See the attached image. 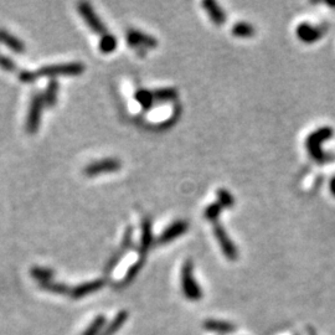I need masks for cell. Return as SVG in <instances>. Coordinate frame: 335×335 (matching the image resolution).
Returning <instances> with one entry per match:
<instances>
[{
    "label": "cell",
    "mask_w": 335,
    "mask_h": 335,
    "mask_svg": "<svg viewBox=\"0 0 335 335\" xmlns=\"http://www.w3.org/2000/svg\"><path fill=\"white\" fill-rule=\"evenodd\" d=\"M188 231V222L183 220H178L175 222L171 223L160 236L156 240V243H168L171 242L173 240L178 238L179 236H181L183 233H185Z\"/></svg>",
    "instance_id": "obj_10"
},
{
    "label": "cell",
    "mask_w": 335,
    "mask_h": 335,
    "mask_svg": "<svg viewBox=\"0 0 335 335\" xmlns=\"http://www.w3.org/2000/svg\"><path fill=\"white\" fill-rule=\"evenodd\" d=\"M117 47V39L112 35L106 34L104 36H102L101 41H99V50H101L103 54H111L112 51H114Z\"/></svg>",
    "instance_id": "obj_20"
},
{
    "label": "cell",
    "mask_w": 335,
    "mask_h": 335,
    "mask_svg": "<svg viewBox=\"0 0 335 335\" xmlns=\"http://www.w3.org/2000/svg\"><path fill=\"white\" fill-rule=\"evenodd\" d=\"M178 96V92L175 91L174 88H161L158 89V91L153 92V97H154V102L159 101V102H164V101H174Z\"/></svg>",
    "instance_id": "obj_19"
},
{
    "label": "cell",
    "mask_w": 335,
    "mask_h": 335,
    "mask_svg": "<svg viewBox=\"0 0 335 335\" xmlns=\"http://www.w3.org/2000/svg\"><path fill=\"white\" fill-rule=\"evenodd\" d=\"M181 288L185 297L190 300H199L202 295L200 287L194 277V267L190 260L186 261L181 268Z\"/></svg>",
    "instance_id": "obj_3"
},
{
    "label": "cell",
    "mask_w": 335,
    "mask_h": 335,
    "mask_svg": "<svg viewBox=\"0 0 335 335\" xmlns=\"http://www.w3.org/2000/svg\"><path fill=\"white\" fill-rule=\"evenodd\" d=\"M330 191H332L333 195L335 196V178H333L332 180H330Z\"/></svg>",
    "instance_id": "obj_29"
},
{
    "label": "cell",
    "mask_w": 335,
    "mask_h": 335,
    "mask_svg": "<svg viewBox=\"0 0 335 335\" xmlns=\"http://www.w3.org/2000/svg\"><path fill=\"white\" fill-rule=\"evenodd\" d=\"M153 243V235H151V222L150 218L145 217L141 222V240H140V252L141 255L150 248Z\"/></svg>",
    "instance_id": "obj_13"
},
{
    "label": "cell",
    "mask_w": 335,
    "mask_h": 335,
    "mask_svg": "<svg viewBox=\"0 0 335 335\" xmlns=\"http://www.w3.org/2000/svg\"><path fill=\"white\" fill-rule=\"evenodd\" d=\"M78 11L79 14L82 15V17L84 19V21L87 22V25L91 27L92 31L96 32V34L98 35H102V36H104V35L107 34L106 26L102 24L99 17L97 16L96 12L93 11V9H92V6L88 2H81V4L78 5Z\"/></svg>",
    "instance_id": "obj_6"
},
{
    "label": "cell",
    "mask_w": 335,
    "mask_h": 335,
    "mask_svg": "<svg viewBox=\"0 0 335 335\" xmlns=\"http://www.w3.org/2000/svg\"><path fill=\"white\" fill-rule=\"evenodd\" d=\"M41 287L44 288V289L50 290V292H54V293H65L67 290L66 287H65L64 284H60V283H54V282H51V280H49V282L41 283Z\"/></svg>",
    "instance_id": "obj_26"
},
{
    "label": "cell",
    "mask_w": 335,
    "mask_h": 335,
    "mask_svg": "<svg viewBox=\"0 0 335 335\" xmlns=\"http://www.w3.org/2000/svg\"><path fill=\"white\" fill-rule=\"evenodd\" d=\"M205 328L207 330L216 333H231L232 330H235V328L231 324L225 322H218V320H206Z\"/></svg>",
    "instance_id": "obj_17"
},
{
    "label": "cell",
    "mask_w": 335,
    "mask_h": 335,
    "mask_svg": "<svg viewBox=\"0 0 335 335\" xmlns=\"http://www.w3.org/2000/svg\"><path fill=\"white\" fill-rule=\"evenodd\" d=\"M84 71V66L79 62H68V64H57L41 67L35 72L36 79L39 77H55V76H77Z\"/></svg>",
    "instance_id": "obj_2"
},
{
    "label": "cell",
    "mask_w": 335,
    "mask_h": 335,
    "mask_svg": "<svg viewBox=\"0 0 335 335\" xmlns=\"http://www.w3.org/2000/svg\"><path fill=\"white\" fill-rule=\"evenodd\" d=\"M104 324V318L103 317H97L93 322L91 323V325L88 327V329L83 333V335H97L101 330V328Z\"/></svg>",
    "instance_id": "obj_25"
},
{
    "label": "cell",
    "mask_w": 335,
    "mask_h": 335,
    "mask_svg": "<svg viewBox=\"0 0 335 335\" xmlns=\"http://www.w3.org/2000/svg\"><path fill=\"white\" fill-rule=\"evenodd\" d=\"M121 169V161L117 160V159H103V160L94 161V163L89 164L86 169H84V173L88 176H94L99 175V174H106V173H113Z\"/></svg>",
    "instance_id": "obj_7"
},
{
    "label": "cell",
    "mask_w": 335,
    "mask_h": 335,
    "mask_svg": "<svg viewBox=\"0 0 335 335\" xmlns=\"http://www.w3.org/2000/svg\"><path fill=\"white\" fill-rule=\"evenodd\" d=\"M19 78L20 81L25 82V83H32V82L36 81L34 71H21L19 74Z\"/></svg>",
    "instance_id": "obj_28"
},
{
    "label": "cell",
    "mask_w": 335,
    "mask_h": 335,
    "mask_svg": "<svg viewBox=\"0 0 335 335\" xmlns=\"http://www.w3.org/2000/svg\"><path fill=\"white\" fill-rule=\"evenodd\" d=\"M212 225H213V232H215L216 238H217L218 245H220L221 250H222V252L225 253L226 257H227L230 261L237 260L238 252H237V248H236L235 243L230 240L228 235L226 233V231L223 230L222 226L218 223V221L212 222Z\"/></svg>",
    "instance_id": "obj_5"
},
{
    "label": "cell",
    "mask_w": 335,
    "mask_h": 335,
    "mask_svg": "<svg viewBox=\"0 0 335 335\" xmlns=\"http://www.w3.org/2000/svg\"><path fill=\"white\" fill-rule=\"evenodd\" d=\"M202 6L210 16L211 21L215 25H222L226 21V15L220 6L215 1H203Z\"/></svg>",
    "instance_id": "obj_12"
},
{
    "label": "cell",
    "mask_w": 335,
    "mask_h": 335,
    "mask_svg": "<svg viewBox=\"0 0 335 335\" xmlns=\"http://www.w3.org/2000/svg\"><path fill=\"white\" fill-rule=\"evenodd\" d=\"M324 29L322 26H313L308 22L299 24L297 27V36L299 37L300 41L305 42V44H313V42L318 41L324 35Z\"/></svg>",
    "instance_id": "obj_8"
},
{
    "label": "cell",
    "mask_w": 335,
    "mask_h": 335,
    "mask_svg": "<svg viewBox=\"0 0 335 335\" xmlns=\"http://www.w3.org/2000/svg\"><path fill=\"white\" fill-rule=\"evenodd\" d=\"M127 39H128V44L133 49H143V47L144 49H151V47H155L158 45L156 39L144 34V32L138 31V30L128 31Z\"/></svg>",
    "instance_id": "obj_9"
},
{
    "label": "cell",
    "mask_w": 335,
    "mask_h": 335,
    "mask_svg": "<svg viewBox=\"0 0 335 335\" xmlns=\"http://www.w3.org/2000/svg\"><path fill=\"white\" fill-rule=\"evenodd\" d=\"M57 93H59V83H57V81L52 79V81H50V83L47 84V88L44 93L45 104L49 107L55 106L57 101Z\"/></svg>",
    "instance_id": "obj_15"
},
{
    "label": "cell",
    "mask_w": 335,
    "mask_h": 335,
    "mask_svg": "<svg viewBox=\"0 0 335 335\" xmlns=\"http://www.w3.org/2000/svg\"><path fill=\"white\" fill-rule=\"evenodd\" d=\"M217 202H220L223 206V208H227L235 203V200H233L232 195L227 190L221 189V190L217 191Z\"/></svg>",
    "instance_id": "obj_24"
},
{
    "label": "cell",
    "mask_w": 335,
    "mask_h": 335,
    "mask_svg": "<svg viewBox=\"0 0 335 335\" xmlns=\"http://www.w3.org/2000/svg\"><path fill=\"white\" fill-rule=\"evenodd\" d=\"M44 106H45L44 94L35 93L31 98V103H30L29 114H27L26 121V131L29 132L30 134H35L37 132V129H39Z\"/></svg>",
    "instance_id": "obj_4"
},
{
    "label": "cell",
    "mask_w": 335,
    "mask_h": 335,
    "mask_svg": "<svg viewBox=\"0 0 335 335\" xmlns=\"http://www.w3.org/2000/svg\"><path fill=\"white\" fill-rule=\"evenodd\" d=\"M0 42L6 45L9 49H11L16 54H22L25 51V45L17 37H15L14 35L9 34V32L2 29H0Z\"/></svg>",
    "instance_id": "obj_14"
},
{
    "label": "cell",
    "mask_w": 335,
    "mask_h": 335,
    "mask_svg": "<svg viewBox=\"0 0 335 335\" xmlns=\"http://www.w3.org/2000/svg\"><path fill=\"white\" fill-rule=\"evenodd\" d=\"M31 274H32V277L39 279L41 283H45V282H49V280L51 279L54 272H52L51 269H49V268L34 267L31 269Z\"/></svg>",
    "instance_id": "obj_23"
},
{
    "label": "cell",
    "mask_w": 335,
    "mask_h": 335,
    "mask_svg": "<svg viewBox=\"0 0 335 335\" xmlns=\"http://www.w3.org/2000/svg\"><path fill=\"white\" fill-rule=\"evenodd\" d=\"M127 317H128V313L124 312V310L123 312H119L118 314H117V317L112 320L111 324L104 329L103 334L102 335H113L114 333L118 332L119 328H121L122 325L124 324V322L127 320Z\"/></svg>",
    "instance_id": "obj_16"
},
{
    "label": "cell",
    "mask_w": 335,
    "mask_h": 335,
    "mask_svg": "<svg viewBox=\"0 0 335 335\" xmlns=\"http://www.w3.org/2000/svg\"><path fill=\"white\" fill-rule=\"evenodd\" d=\"M333 135V131L329 127H323V128L317 129L315 132L310 133L308 135L307 141H305V145H307L308 151H309L310 156L314 159L317 163H325L327 160V155L323 151L322 144L325 140L330 138Z\"/></svg>",
    "instance_id": "obj_1"
},
{
    "label": "cell",
    "mask_w": 335,
    "mask_h": 335,
    "mask_svg": "<svg viewBox=\"0 0 335 335\" xmlns=\"http://www.w3.org/2000/svg\"><path fill=\"white\" fill-rule=\"evenodd\" d=\"M103 283L104 282L102 279H96V280H91V282L83 283V284L74 288V289L72 290L71 294H72V297L78 299V298H82V297H84V295L91 294V293L99 290L102 288V285H103Z\"/></svg>",
    "instance_id": "obj_11"
},
{
    "label": "cell",
    "mask_w": 335,
    "mask_h": 335,
    "mask_svg": "<svg viewBox=\"0 0 335 335\" xmlns=\"http://www.w3.org/2000/svg\"><path fill=\"white\" fill-rule=\"evenodd\" d=\"M0 67H1L4 71L7 72L16 71V65H15V62L11 61L7 56H4V55L1 54H0Z\"/></svg>",
    "instance_id": "obj_27"
},
{
    "label": "cell",
    "mask_w": 335,
    "mask_h": 335,
    "mask_svg": "<svg viewBox=\"0 0 335 335\" xmlns=\"http://www.w3.org/2000/svg\"><path fill=\"white\" fill-rule=\"evenodd\" d=\"M135 99L144 109H148L154 103L153 92L146 91V89H140V91L135 93Z\"/></svg>",
    "instance_id": "obj_21"
},
{
    "label": "cell",
    "mask_w": 335,
    "mask_h": 335,
    "mask_svg": "<svg viewBox=\"0 0 335 335\" xmlns=\"http://www.w3.org/2000/svg\"><path fill=\"white\" fill-rule=\"evenodd\" d=\"M222 210H223V206L221 205L220 202L211 203V205H208L207 207H206L205 217L207 218L210 222H215V221H217L218 216H220L221 211Z\"/></svg>",
    "instance_id": "obj_22"
},
{
    "label": "cell",
    "mask_w": 335,
    "mask_h": 335,
    "mask_svg": "<svg viewBox=\"0 0 335 335\" xmlns=\"http://www.w3.org/2000/svg\"><path fill=\"white\" fill-rule=\"evenodd\" d=\"M232 34L236 37H251L255 35V27L247 22H237L232 27Z\"/></svg>",
    "instance_id": "obj_18"
}]
</instances>
